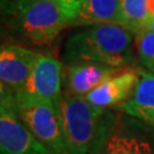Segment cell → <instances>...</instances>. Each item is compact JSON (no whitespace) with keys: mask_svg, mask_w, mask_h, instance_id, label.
Masks as SVG:
<instances>
[{"mask_svg":"<svg viewBox=\"0 0 154 154\" xmlns=\"http://www.w3.org/2000/svg\"><path fill=\"white\" fill-rule=\"evenodd\" d=\"M134 34L119 24L88 25L66 39L63 51L64 64L88 61L118 69L130 67L135 61Z\"/></svg>","mask_w":154,"mask_h":154,"instance_id":"obj_1","label":"cell"},{"mask_svg":"<svg viewBox=\"0 0 154 154\" xmlns=\"http://www.w3.org/2000/svg\"><path fill=\"white\" fill-rule=\"evenodd\" d=\"M89 154H154V128L121 109L105 111Z\"/></svg>","mask_w":154,"mask_h":154,"instance_id":"obj_2","label":"cell"},{"mask_svg":"<svg viewBox=\"0 0 154 154\" xmlns=\"http://www.w3.org/2000/svg\"><path fill=\"white\" fill-rule=\"evenodd\" d=\"M57 110L70 153L89 154L105 111L94 106L85 96L67 90H63Z\"/></svg>","mask_w":154,"mask_h":154,"instance_id":"obj_3","label":"cell"},{"mask_svg":"<svg viewBox=\"0 0 154 154\" xmlns=\"http://www.w3.org/2000/svg\"><path fill=\"white\" fill-rule=\"evenodd\" d=\"M14 109L33 136L51 154H69L57 105L29 97L23 91L11 93Z\"/></svg>","mask_w":154,"mask_h":154,"instance_id":"obj_4","label":"cell"},{"mask_svg":"<svg viewBox=\"0 0 154 154\" xmlns=\"http://www.w3.org/2000/svg\"><path fill=\"white\" fill-rule=\"evenodd\" d=\"M13 28L30 42L50 45L62 30L70 25L56 0H40L9 17Z\"/></svg>","mask_w":154,"mask_h":154,"instance_id":"obj_5","label":"cell"},{"mask_svg":"<svg viewBox=\"0 0 154 154\" xmlns=\"http://www.w3.org/2000/svg\"><path fill=\"white\" fill-rule=\"evenodd\" d=\"M0 152L1 154H50L21 120L11 91L0 89Z\"/></svg>","mask_w":154,"mask_h":154,"instance_id":"obj_6","label":"cell"},{"mask_svg":"<svg viewBox=\"0 0 154 154\" xmlns=\"http://www.w3.org/2000/svg\"><path fill=\"white\" fill-rule=\"evenodd\" d=\"M63 65L49 53H40L22 91L29 97L57 105L62 97Z\"/></svg>","mask_w":154,"mask_h":154,"instance_id":"obj_7","label":"cell"},{"mask_svg":"<svg viewBox=\"0 0 154 154\" xmlns=\"http://www.w3.org/2000/svg\"><path fill=\"white\" fill-rule=\"evenodd\" d=\"M39 54V51L21 45H2L0 49V89L11 93L22 91Z\"/></svg>","mask_w":154,"mask_h":154,"instance_id":"obj_8","label":"cell"},{"mask_svg":"<svg viewBox=\"0 0 154 154\" xmlns=\"http://www.w3.org/2000/svg\"><path fill=\"white\" fill-rule=\"evenodd\" d=\"M140 80V69H122L86 96L89 103L103 111L121 109L135 93Z\"/></svg>","mask_w":154,"mask_h":154,"instance_id":"obj_9","label":"cell"},{"mask_svg":"<svg viewBox=\"0 0 154 154\" xmlns=\"http://www.w3.org/2000/svg\"><path fill=\"white\" fill-rule=\"evenodd\" d=\"M127 69V67H126ZM122 69L96 63L79 61L63 66V85L70 93L87 96L91 90L112 78Z\"/></svg>","mask_w":154,"mask_h":154,"instance_id":"obj_10","label":"cell"},{"mask_svg":"<svg viewBox=\"0 0 154 154\" xmlns=\"http://www.w3.org/2000/svg\"><path fill=\"white\" fill-rule=\"evenodd\" d=\"M127 114L154 128V74L140 70V80L135 93L121 106Z\"/></svg>","mask_w":154,"mask_h":154,"instance_id":"obj_11","label":"cell"},{"mask_svg":"<svg viewBox=\"0 0 154 154\" xmlns=\"http://www.w3.org/2000/svg\"><path fill=\"white\" fill-rule=\"evenodd\" d=\"M99 23H112L125 26L120 0H87L72 25L88 26Z\"/></svg>","mask_w":154,"mask_h":154,"instance_id":"obj_12","label":"cell"},{"mask_svg":"<svg viewBox=\"0 0 154 154\" xmlns=\"http://www.w3.org/2000/svg\"><path fill=\"white\" fill-rule=\"evenodd\" d=\"M149 0H120L125 26L136 33L146 29L153 18L149 11Z\"/></svg>","mask_w":154,"mask_h":154,"instance_id":"obj_13","label":"cell"},{"mask_svg":"<svg viewBox=\"0 0 154 154\" xmlns=\"http://www.w3.org/2000/svg\"><path fill=\"white\" fill-rule=\"evenodd\" d=\"M135 46L138 60L145 70L154 74V32L147 29L136 33Z\"/></svg>","mask_w":154,"mask_h":154,"instance_id":"obj_14","label":"cell"},{"mask_svg":"<svg viewBox=\"0 0 154 154\" xmlns=\"http://www.w3.org/2000/svg\"><path fill=\"white\" fill-rule=\"evenodd\" d=\"M86 1L87 0H56V2L67 17L70 25H72L73 22L77 20Z\"/></svg>","mask_w":154,"mask_h":154,"instance_id":"obj_15","label":"cell"},{"mask_svg":"<svg viewBox=\"0 0 154 154\" xmlns=\"http://www.w3.org/2000/svg\"><path fill=\"white\" fill-rule=\"evenodd\" d=\"M40 0H1V11L6 16L11 17L15 15L17 11L32 5Z\"/></svg>","mask_w":154,"mask_h":154,"instance_id":"obj_16","label":"cell"},{"mask_svg":"<svg viewBox=\"0 0 154 154\" xmlns=\"http://www.w3.org/2000/svg\"><path fill=\"white\" fill-rule=\"evenodd\" d=\"M147 5H149V11L151 13V15H152V17H154V0H149Z\"/></svg>","mask_w":154,"mask_h":154,"instance_id":"obj_17","label":"cell"},{"mask_svg":"<svg viewBox=\"0 0 154 154\" xmlns=\"http://www.w3.org/2000/svg\"><path fill=\"white\" fill-rule=\"evenodd\" d=\"M147 30H151V31H153L154 32V17L149 21V23L147 24V26H146Z\"/></svg>","mask_w":154,"mask_h":154,"instance_id":"obj_18","label":"cell"},{"mask_svg":"<svg viewBox=\"0 0 154 154\" xmlns=\"http://www.w3.org/2000/svg\"><path fill=\"white\" fill-rule=\"evenodd\" d=\"M50 154H51V153H50ZM69 154H72V153H69Z\"/></svg>","mask_w":154,"mask_h":154,"instance_id":"obj_19","label":"cell"}]
</instances>
